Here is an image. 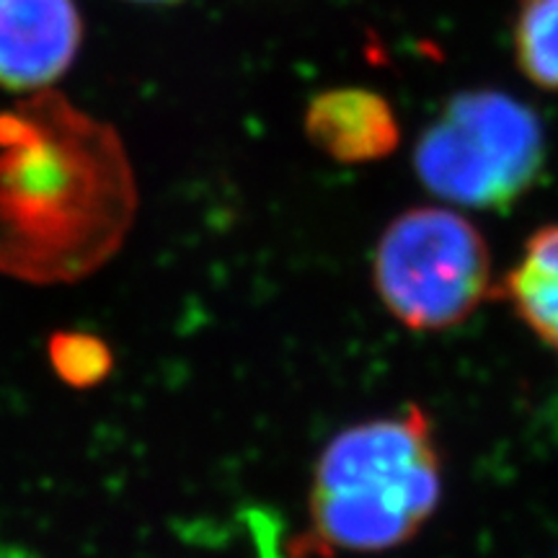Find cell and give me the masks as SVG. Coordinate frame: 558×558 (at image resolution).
I'll return each mask as SVG.
<instances>
[{"label":"cell","mask_w":558,"mask_h":558,"mask_svg":"<svg viewBox=\"0 0 558 558\" xmlns=\"http://www.w3.org/2000/svg\"><path fill=\"white\" fill-rule=\"evenodd\" d=\"M137 179L120 132L60 90L0 111V275L73 284L128 241Z\"/></svg>","instance_id":"obj_1"},{"label":"cell","mask_w":558,"mask_h":558,"mask_svg":"<svg viewBox=\"0 0 558 558\" xmlns=\"http://www.w3.org/2000/svg\"><path fill=\"white\" fill-rule=\"evenodd\" d=\"M442 497V458L427 414L352 424L329 439L311 484V543L326 554H380L414 538Z\"/></svg>","instance_id":"obj_2"},{"label":"cell","mask_w":558,"mask_h":558,"mask_svg":"<svg viewBox=\"0 0 558 558\" xmlns=\"http://www.w3.org/2000/svg\"><path fill=\"white\" fill-rule=\"evenodd\" d=\"M546 163V132L527 104L501 90L452 96L418 137L416 177L460 207L505 209L533 190Z\"/></svg>","instance_id":"obj_3"},{"label":"cell","mask_w":558,"mask_h":558,"mask_svg":"<svg viewBox=\"0 0 558 558\" xmlns=\"http://www.w3.org/2000/svg\"><path fill=\"white\" fill-rule=\"evenodd\" d=\"M373 282L390 316L407 329H452L492 292L488 246L456 209H407L378 239Z\"/></svg>","instance_id":"obj_4"},{"label":"cell","mask_w":558,"mask_h":558,"mask_svg":"<svg viewBox=\"0 0 558 558\" xmlns=\"http://www.w3.org/2000/svg\"><path fill=\"white\" fill-rule=\"evenodd\" d=\"M83 45L75 0H0V88L32 96L73 68Z\"/></svg>","instance_id":"obj_5"},{"label":"cell","mask_w":558,"mask_h":558,"mask_svg":"<svg viewBox=\"0 0 558 558\" xmlns=\"http://www.w3.org/2000/svg\"><path fill=\"white\" fill-rule=\"evenodd\" d=\"M311 143L339 163H373L399 148L401 124L386 96L369 88H333L305 111Z\"/></svg>","instance_id":"obj_6"},{"label":"cell","mask_w":558,"mask_h":558,"mask_svg":"<svg viewBox=\"0 0 558 558\" xmlns=\"http://www.w3.org/2000/svg\"><path fill=\"white\" fill-rule=\"evenodd\" d=\"M501 295L522 324L558 354V226L530 235L520 262L501 284Z\"/></svg>","instance_id":"obj_7"},{"label":"cell","mask_w":558,"mask_h":558,"mask_svg":"<svg viewBox=\"0 0 558 558\" xmlns=\"http://www.w3.org/2000/svg\"><path fill=\"white\" fill-rule=\"evenodd\" d=\"M512 39L522 75L558 94V0H518Z\"/></svg>","instance_id":"obj_8"},{"label":"cell","mask_w":558,"mask_h":558,"mask_svg":"<svg viewBox=\"0 0 558 558\" xmlns=\"http://www.w3.org/2000/svg\"><path fill=\"white\" fill-rule=\"evenodd\" d=\"M50 362L62 383L73 388H90L109 375L111 352L94 333L60 331L50 339Z\"/></svg>","instance_id":"obj_9"},{"label":"cell","mask_w":558,"mask_h":558,"mask_svg":"<svg viewBox=\"0 0 558 558\" xmlns=\"http://www.w3.org/2000/svg\"><path fill=\"white\" fill-rule=\"evenodd\" d=\"M130 3H145V5H166V3H179V0H130Z\"/></svg>","instance_id":"obj_10"}]
</instances>
